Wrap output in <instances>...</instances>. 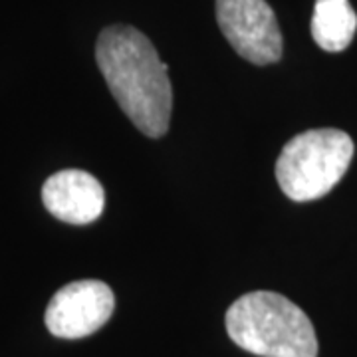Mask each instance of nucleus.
<instances>
[{"instance_id":"1","label":"nucleus","mask_w":357,"mask_h":357,"mask_svg":"<svg viewBox=\"0 0 357 357\" xmlns=\"http://www.w3.org/2000/svg\"><path fill=\"white\" fill-rule=\"evenodd\" d=\"M96 60L115 102L147 137H163L173 109V88L151 40L131 26L105 28Z\"/></svg>"},{"instance_id":"2","label":"nucleus","mask_w":357,"mask_h":357,"mask_svg":"<svg viewBox=\"0 0 357 357\" xmlns=\"http://www.w3.org/2000/svg\"><path fill=\"white\" fill-rule=\"evenodd\" d=\"M227 332L260 357H318V337L306 314L276 292H250L232 302Z\"/></svg>"},{"instance_id":"3","label":"nucleus","mask_w":357,"mask_h":357,"mask_svg":"<svg viewBox=\"0 0 357 357\" xmlns=\"http://www.w3.org/2000/svg\"><path fill=\"white\" fill-rule=\"evenodd\" d=\"M354 151L351 137L340 129H310L296 135L276 161L282 192L296 203L321 199L342 181Z\"/></svg>"},{"instance_id":"4","label":"nucleus","mask_w":357,"mask_h":357,"mask_svg":"<svg viewBox=\"0 0 357 357\" xmlns=\"http://www.w3.org/2000/svg\"><path fill=\"white\" fill-rule=\"evenodd\" d=\"M220 32L238 56L256 66L282 58V32L266 0H217Z\"/></svg>"},{"instance_id":"5","label":"nucleus","mask_w":357,"mask_h":357,"mask_svg":"<svg viewBox=\"0 0 357 357\" xmlns=\"http://www.w3.org/2000/svg\"><path fill=\"white\" fill-rule=\"evenodd\" d=\"M114 310L115 296L105 282H72L54 294L46 307V328L56 337L79 340L103 328Z\"/></svg>"},{"instance_id":"6","label":"nucleus","mask_w":357,"mask_h":357,"mask_svg":"<svg viewBox=\"0 0 357 357\" xmlns=\"http://www.w3.org/2000/svg\"><path fill=\"white\" fill-rule=\"evenodd\" d=\"M42 201L56 218L70 225H88L103 213L105 192L93 175L79 169H66L44 183Z\"/></svg>"},{"instance_id":"7","label":"nucleus","mask_w":357,"mask_h":357,"mask_svg":"<svg viewBox=\"0 0 357 357\" xmlns=\"http://www.w3.org/2000/svg\"><path fill=\"white\" fill-rule=\"evenodd\" d=\"M357 30V14L349 0H316L312 36L321 50H345Z\"/></svg>"}]
</instances>
